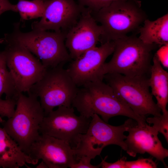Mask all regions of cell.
<instances>
[{"label":"cell","instance_id":"cell-6","mask_svg":"<svg viewBox=\"0 0 168 168\" xmlns=\"http://www.w3.org/2000/svg\"><path fill=\"white\" fill-rule=\"evenodd\" d=\"M149 77L108 73L104 75L103 79L120 100L137 114L144 117L159 115L161 111L150 91Z\"/></svg>","mask_w":168,"mask_h":168},{"label":"cell","instance_id":"cell-27","mask_svg":"<svg viewBox=\"0 0 168 168\" xmlns=\"http://www.w3.org/2000/svg\"><path fill=\"white\" fill-rule=\"evenodd\" d=\"M107 156L102 159L100 163L102 168H126V158L124 157L118 160L116 162L110 163L105 161Z\"/></svg>","mask_w":168,"mask_h":168},{"label":"cell","instance_id":"cell-16","mask_svg":"<svg viewBox=\"0 0 168 168\" xmlns=\"http://www.w3.org/2000/svg\"><path fill=\"white\" fill-rule=\"evenodd\" d=\"M27 164L35 165L30 156L0 127V167L18 168Z\"/></svg>","mask_w":168,"mask_h":168},{"label":"cell","instance_id":"cell-30","mask_svg":"<svg viewBox=\"0 0 168 168\" xmlns=\"http://www.w3.org/2000/svg\"><path fill=\"white\" fill-rule=\"evenodd\" d=\"M2 39H0V44L2 43L3 40Z\"/></svg>","mask_w":168,"mask_h":168},{"label":"cell","instance_id":"cell-23","mask_svg":"<svg viewBox=\"0 0 168 168\" xmlns=\"http://www.w3.org/2000/svg\"><path fill=\"white\" fill-rule=\"evenodd\" d=\"M16 104V100L13 99H0V123L3 121L2 118L11 117L15 111Z\"/></svg>","mask_w":168,"mask_h":168},{"label":"cell","instance_id":"cell-25","mask_svg":"<svg viewBox=\"0 0 168 168\" xmlns=\"http://www.w3.org/2000/svg\"><path fill=\"white\" fill-rule=\"evenodd\" d=\"M91 159L87 156H82L76 159V162L73 164L71 168H99L101 167L100 163L96 166L91 164Z\"/></svg>","mask_w":168,"mask_h":168},{"label":"cell","instance_id":"cell-26","mask_svg":"<svg viewBox=\"0 0 168 168\" xmlns=\"http://www.w3.org/2000/svg\"><path fill=\"white\" fill-rule=\"evenodd\" d=\"M155 54L161 64L166 68H168V44L161 46Z\"/></svg>","mask_w":168,"mask_h":168},{"label":"cell","instance_id":"cell-28","mask_svg":"<svg viewBox=\"0 0 168 168\" xmlns=\"http://www.w3.org/2000/svg\"><path fill=\"white\" fill-rule=\"evenodd\" d=\"M8 11L18 12L16 4H12L8 0H0V15Z\"/></svg>","mask_w":168,"mask_h":168},{"label":"cell","instance_id":"cell-13","mask_svg":"<svg viewBox=\"0 0 168 168\" xmlns=\"http://www.w3.org/2000/svg\"><path fill=\"white\" fill-rule=\"evenodd\" d=\"M28 155L35 165L41 160L49 168H71L77 162L72 147L69 144L42 134L32 144Z\"/></svg>","mask_w":168,"mask_h":168},{"label":"cell","instance_id":"cell-24","mask_svg":"<svg viewBox=\"0 0 168 168\" xmlns=\"http://www.w3.org/2000/svg\"><path fill=\"white\" fill-rule=\"evenodd\" d=\"M157 164L152 159L141 158L126 161V168H156Z\"/></svg>","mask_w":168,"mask_h":168},{"label":"cell","instance_id":"cell-22","mask_svg":"<svg viewBox=\"0 0 168 168\" xmlns=\"http://www.w3.org/2000/svg\"><path fill=\"white\" fill-rule=\"evenodd\" d=\"M128 0H77L81 5L88 8L91 12H96L107 7L115 1ZM138 3H141L139 0H132Z\"/></svg>","mask_w":168,"mask_h":168},{"label":"cell","instance_id":"cell-20","mask_svg":"<svg viewBox=\"0 0 168 168\" xmlns=\"http://www.w3.org/2000/svg\"><path fill=\"white\" fill-rule=\"evenodd\" d=\"M45 0H18L16 5L22 21L41 17L44 12Z\"/></svg>","mask_w":168,"mask_h":168},{"label":"cell","instance_id":"cell-19","mask_svg":"<svg viewBox=\"0 0 168 168\" xmlns=\"http://www.w3.org/2000/svg\"><path fill=\"white\" fill-rule=\"evenodd\" d=\"M20 93L7 67L5 52L0 51V99L5 94L6 99L17 100Z\"/></svg>","mask_w":168,"mask_h":168},{"label":"cell","instance_id":"cell-29","mask_svg":"<svg viewBox=\"0 0 168 168\" xmlns=\"http://www.w3.org/2000/svg\"><path fill=\"white\" fill-rule=\"evenodd\" d=\"M38 168H48L46 164L43 161L36 166Z\"/></svg>","mask_w":168,"mask_h":168},{"label":"cell","instance_id":"cell-8","mask_svg":"<svg viewBox=\"0 0 168 168\" xmlns=\"http://www.w3.org/2000/svg\"><path fill=\"white\" fill-rule=\"evenodd\" d=\"M64 65L48 69L42 79L27 93L40 99L45 116L60 106L70 107L79 88Z\"/></svg>","mask_w":168,"mask_h":168},{"label":"cell","instance_id":"cell-9","mask_svg":"<svg viewBox=\"0 0 168 168\" xmlns=\"http://www.w3.org/2000/svg\"><path fill=\"white\" fill-rule=\"evenodd\" d=\"M4 50L8 68L19 93H28L43 77L47 69L39 59L18 43L7 42Z\"/></svg>","mask_w":168,"mask_h":168},{"label":"cell","instance_id":"cell-11","mask_svg":"<svg viewBox=\"0 0 168 168\" xmlns=\"http://www.w3.org/2000/svg\"><path fill=\"white\" fill-rule=\"evenodd\" d=\"M114 47L113 41H107L87 50L71 62L67 70L78 86L103 80V65L107 58L113 54Z\"/></svg>","mask_w":168,"mask_h":168},{"label":"cell","instance_id":"cell-17","mask_svg":"<svg viewBox=\"0 0 168 168\" xmlns=\"http://www.w3.org/2000/svg\"><path fill=\"white\" fill-rule=\"evenodd\" d=\"M149 85L151 93L157 101L156 104L162 114L168 113V73L162 67L155 53L152 58Z\"/></svg>","mask_w":168,"mask_h":168},{"label":"cell","instance_id":"cell-5","mask_svg":"<svg viewBox=\"0 0 168 168\" xmlns=\"http://www.w3.org/2000/svg\"><path fill=\"white\" fill-rule=\"evenodd\" d=\"M141 6V3L133 0H120L97 11L91 12L103 30L101 44L138 31L140 25L147 19V15Z\"/></svg>","mask_w":168,"mask_h":168},{"label":"cell","instance_id":"cell-1","mask_svg":"<svg viewBox=\"0 0 168 168\" xmlns=\"http://www.w3.org/2000/svg\"><path fill=\"white\" fill-rule=\"evenodd\" d=\"M81 86L72 105L80 115L89 118L96 114L107 123L110 118L122 115L133 119L138 125L146 124V117L134 113L120 100L112 88L103 80L88 82Z\"/></svg>","mask_w":168,"mask_h":168},{"label":"cell","instance_id":"cell-2","mask_svg":"<svg viewBox=\"0 0 168 168\" xmlns=\"http://www.w3.org/2000/svg\"><path fill=\"white\" fill-rule=\"evenodd\" d=\"M113 41L112 57L103 67L104 76L108 73H117L129 77H150L152 52L158 45L145 44L134 34Z\"/></svg>","mask_w":168,"mask_h":168},{"label":"cell","instance_id":"cell-4","mask_svg":"<svg viewBox=\"0 0 168 168\" xmlns=\"http://www.w3.org/2000/svg\"><path fill=\"white\" fill-rule=\"evenodd\" d=\"M45 116L37 97L20 93L13 115L2 123L3 128L28 155L31 146L40 135V126Z\"/></svg>","mask_w":168,"mask_h":168},{"label":"cell","instance_id":"cell-15","mask_svg":"<svg viewBox=\"0 0 168 168\" xmlns=\"http://www.w3.org/2000/svg\"><path fill=\"white\" fill-rule=\"evenodd\" d=\"M128 135L124 140L127 153L135 157L138 154L147 153L167 167L164 159L168 156V150L162 146L159 139V132L152 126L146 123L139 125L135 121L128 129Z\"/></svg>","mask_w":168,"mask_h":168},{"label":"cell","instance_id":"cell-3","mask_svg":"<svg viewBox=\"0 0 168 168\" xmlns=\"http://www.w3.org/2000/svg\"><path fill=\"white\" fill-rule=\"evenodd\" d=\"M19 27L20 23L14 24L13 32L4 35L3 43L21 45L40 60L47 69L64 65L72 59L65 44L66 33L34 30L25 33Z\"/></svg>","mask_w":168,"mask_h":168},{"label":"cell","instance_id":"cell-12","mask_svg":"<svg viewBox=\"0 0 168 168\" xmlns=\"http://www.w3.org/2000/svg\"><path fill=\"white\" fill-rule=\"evenodd\" d=\"M86 7L75 0H45L44 14L39 21L33 22L32 30L67 33L77 23Z\"/></svg>","mask_w":168,"mask_h":168},{"label":"cell","instance_id":"cell-18","mask_svg":"<svg viewBox=\"0 0 168 168\" xmlns=\"http://www.w3.org/2000/svg\"><path fill=\"white\" fill-rule=\"evenodd\" d=\"M138 32L139 38L147 44H156L158 46L168 44V14L154 21L147 18Z\"/></svg>","mask_w":168,"mask_h":168},{"label":"cell","instance_id":"cell-7","mask_svg":"<svg viewBox=\"0 0 168 168\" xmlns=\"http://www.w3.org/2000/svg\"><path fill=\"white\" fill-rule=\"evenodd\" d=\"M91 118L86 132L81 135L72 147L76 159L82 156L94 159L100 155L105 147L110 145H118L126 151L124 140L126 136L124 133L135 120L129 118L123 124L114 126L108 124L97 114H93Z\"/></svg>","mask_w":168,"mask_h":168},{"label":"cell","instance_id":"cell-21","mask_svg":"<svg viewBox=\"0 0 168 168\" xmlns=\"http://www.w3.org/2000/svg\"><path fill=\"white\" fill-rule=\"evenodd\" d=\"M146 121L152 124V126L164 136L168 142V113L146 118Z\"/></svg>","mask_w":168,"mask_h":168},{"label":"cell","instance_id":"cell-10","mask_svg":"<svg viewBox=\"0 0 168 168\" xmlns=\"http://www.w3.org/2000/svg\"><path fill=\"white\" fill-rule=\"evenodd\" d=\"M91 119L76 115L72 106H59L45 116L40 132L63 140L74 147L79 136L86 132Z\"/></svg>","mask_w":168,"mask_h":168},{"label":"cell","instance_id":"cell-14","mask_svg":"<svg viewBox=\"0 0 168 168\" xmlns=\"http://www.w3.org/2000/svg\"><path fill=\"white\" fill-rule=\"evenodd\" d=\"M103 30L85 7L76 24L67 33L65 44L72 59H75L100 41Z\"/></svg>","mask_w":168,"mask_h":168}]
</instances>
